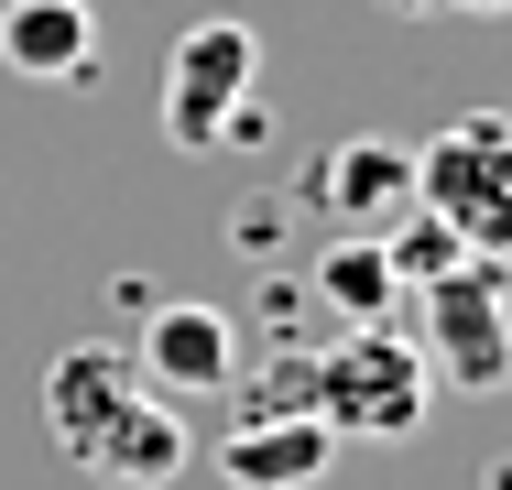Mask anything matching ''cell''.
<instances>
[{
    "instance_id": "7a4b0ae2",
    "label": "cell",
    "mask_w": 512,
    "mask_h": 490,
    "mask_svg": "<svg viewBox=\"0 0 512 490\" xmlns=\"http://www.w3.org/2000/svg\"><path fill=\"white\" fill-rule=\"evenodd\" d=\"M414 207H436L469 262H512V120L502 109H458L414 153Z\"/></svg>"
},
{
    "instance_id": "8fae6325",
    "label": "cell",
    "mask_w": 512,
    "mask_h": 490,
    "mask_svg": "<svg viewBox=\"0 0 512 490\" xmlns=\"http://www.w3.org/2000/svg\"><path fill=\"white\" fill-rule=\"evenodd\" d=\"M186 458H197V436L175 425V403H164V392H142V403L109 425V447L88 458V469H99L109 490H164L175 469H186Z\"/></svg>"
},
{
    "instance_id": "ba28073f",
    "label": "cell",
    "mask_w": 512,
    "mask_h": 490,
    "mask_svg": "<svg viewBox=\"0 0 512 490\" xmlns=\"http://www.w3.org/2000/svg\"><path fill=\"white\" fill-rule=\"evenodd\" d=\"M0 66L22 88H77L99 77V11L88 0H0Z\"/></svg>"
},
{
    "instance_id": "5bb4252c",
    "label": "cell",
    "mask_w": 512,
    "mask_h": 490,
    "mask_svg": "<svg viewBox=\"0 0 512 490\" xmlns=\"http://www.w3.org/2000/svg\"><path fill=\"white\" fill-rule=\"evenodd\" d=\"M447 11H480V22H502V11H512V0H447Z\"/></svg>"
},
{
    "instance_id": "3957f363",
    "label": "cell",
    "mask_w": 512,
    "mask_h": 490,
    "mask_svg": "<svg viewBox=\"0 0 512 490\" xmlns=\"http://www.w3.org/2000/svg\"><path fill=\"white\" fill-rule=\"evenodd\" d=\"M414 349L436 392H502L512 382V284L502 262H458L436 284H414Z\"/></svg>"
},
{
    "instance_id": "30bf717a",
    "label": "cell",
    "mask_w": 512,
    "mask_h": 490,
    "mask_svg": "<svg viewBox=\"0 0 512 490\" xmlns=\"http://www.w3.org/2000/svg\"><path fill=\"white\" fill-rule=\"evenodd\" d=\"M306 305L327 327H393V316H404V284H393V262H382L371 229H338L306 262Z\"/></svg>"
},
{
    "instance_id": "2e32d148",
    "label": "cell",
    "mask_w": 512,
    "mask_h": 490,
    "mask_svg": "<svg viewBox=\"0 0 512 490\" xmlns=\"http://www.w3.org/2000/svg\"><path fill=\"white\" fill-rule=\"evenodd\" d=\"M382 11H404V22H414V11H447V0H382Z\"/></svg>"
},
{
    "instance_id": "4fadbf2b",
    "label": "cell",
    "mask_w": 512,
    "mask_h": 490,
    "mask_svg": "<svg viewBox=\"0 0 512 490\" xmlns=\"http://www.w3.org/2000/svg\"><path fill=\"white\" fill-rule=\"evenodd\" d=\"M284 240V207L262 196V207H229V251H273Z\"/></svg>"
},
{
    "instance_id": "9c48e42d",
    "label": "cell",
    "mask_w": 512,
    "mask_h": 490,
    "mask_svg": "<svg viewBox=\"0 0 512 490\" xmlns=\"http://www.w3.org/2000/svg\"><path fill=\"white\" fill-rule=\"evenodd\" d=\"M338 458V436L316 414H262V425H229L218 436V480L229 490H316Z\"/></svg>"
},
{
    "instance_id": "5b68a950",
    "label": "cell",
    "mask_w": 512,
    "mask_h": 490,
    "mask_svg": "<svg viewBox=\"0 0 512 490\" xmlns=\"http://www.w3.org/2000/svg\"><path fill=\"white\" fill-rule=\"evenodd\" d=\"M142 403V371H131V349H109V338H77V349H55L44 360V425H55V447L88 469L109 447V425Z\"/></svg>"
},
{
    "instance_id": "277c9868",
    "label": "cell",
    "mask_w": 512,
    "mask_h": 490,
    "mask_svg": "<svg viewBox=\"0 0 512 490\" xmlns=\"http://www.w3.org/2000/svg\"><path fill=\"white\" fill-rule=\"evenodd\" d=\"M262 77V33L240 22V11H207L175 33V55H164V142L175 153H218L229 142V120H240V98Z\"/></svg>"
},
{
    "instance_id": "6da1fadb",
    "label": "cell",
    "mask_w": 512,
    "mask_h": 490,
    "mask_svg": "<svg viewBox=\"0 0 512 490\" xmlns=\"http://www.w3.org/2000/svg\"><path fill=\"white\" fill-rule=\"evenodd\" d=\"M425 403H436V371L393 327H338L316 349V425L338 447H393V436L425 425Z\"/></svg>"
},
{
    "instance_id": "8992f818",
    "label": "cell",
    "mask_w": 512,
    "mask_h": 490,
    "mask_svg": "<svg viewBox=\"0 0 512 490\" xmlns=\"http://www.w3.org/2000/svg\"><path fill=\"white\" fill-rule=\"evenodd\" d=\"M295 196H306L316 218H338V229H382L414 196V153L382 142V131H349V142H327L306 175H295Z\"/></svg>"
},
{
    "instance_id": "9a60e30c",
    "label": "cell",
    "mask_w": 512,
    "mask_h": 490,
    "mask_svg": "<svg viewBox=\"0 0 512 490\" xmlns=\"http://www.w3.org/2000/svg\"><path fill=\"white\" fill-rule=\"evenodd\" d=\"M480 490H512V458H491V469H480Z\"/></svg>"
},
{
    "instance_id": "7c38bea8",
    "label": "cell",
    "mask_w": 512,
    "mask_h": 490,
    "mask_svg": "<svg viewBox=\"0 0 512 490\" xmlns=\"http://www.w3.org/2000/svg\"><path fill=\"white\" fill-rule=\"evenodd\" d=\"M229 403H240V425H262V414H316V349L240 360V371H229Z\"/></svg>"
},
{
    "instance_id": "52a82bcc",
    "label": "cell",
    "mask_w": 512,
    "mask_h": 490,
    "mask_svg": "<svg viewBox=\"0 0 512 490\" xmlns=\"http://www.w3.org/2000/svg\"><path fill=\"white\" fill-rule=\"evenodd\" d=\"M131 371H142V392H229V371H240V327H229L218 305H142Z\"/></svg>"
}]
</instances>
